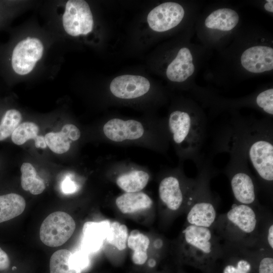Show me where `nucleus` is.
<instances>
[{"mask_svg":"<svg viewBox=\"0 0 273 273\" xmlns=\"http://www.w3.org/2000/svg\"><path fill=\"white\" fill-rule=\"evenodd\" d=\"M110 224L109 220L86 222L82 229L81 250L87 253L99 250L106 239Z\"/></svg>","mask_w":273,"mask_h":273,"instance_id":"11","label":"nucleus"},{"mask_svg":"<svg viewBox=\"0 0 273 273\" xmlns=\"http://www.w3.org/2000/svg\"><path fill=\"white\" fill-rule=\"evenodd\" d=\"M148 173L143 170H133L119 176L116 179L117 186L126 193L140 192L147 185Z\"/></svg>","mask_w":273,"mask_h":273,"instance_id":"23","label":"nucleus"},{"mask_svg":"<svg viewBox=\"0 0 273 273\" xmlns=\"http://www.w3.org/2000/svg\"><path fill=\"white\" fill-rule=\"evenodd\" d=\"M251 268V265L247 261L240 260L237 266L228 265L223 269V273H248Z\"/></svg>","mask_w":273,"mask_h":273,"instance_id":"29","label":"nucleus"},{"mask_svg":"<svg viewBox=\"0 0 273 273\" xmlns=\"http://www.w3.org/2000/svg\"><path fill=\"white\" fill-rule=\"evenodd\" d=\"M239 19V15L235 10L223 8L211 13L206 18L205 24L209 28L229 31L237 25Z\"/></svg>","mask_w":273,"mask_h":273,"instance_id":"19","label":"nucleus"},{"mask_svg":"<svg viewBox=\"0 0 273 273\" xmlns=\"http://www.w3.org/2000/svg\"><path fill=\"white\" fill-rule=\"evenodd\" d=\"M259 273H273V259L266 257L262 258L259 265Z\"/></svg>","mask_w":273,"mask_h":273,"instance_id":"30","label":"nucleus"},{"mask_svg":"<svg viewBox=\"0 0 273 273\" xmlns=\"http://www.w3.org/2000/svg\"><path fill=\"white\" fill-rule=\"evenodd\" d=\"M75 222L69 214L56 211L49 214L42 222L39 237L49 247H58L66 242L75 229Z\"/></svg>","mask_w":273,"mask_h":273,"instance_id":"3","label":"nucleus"},{"mask_svg":"<svg viewBox=\"0 0 273 273\" xmlns=\"http://www.w3.org/2000/svg\"><path fill=\"white\" fill-rule=\"evenodd\" d=\"M71 253L69 250L65 249L55 252L50 258V273H81L69 265L68 260Z\"/></svg>","mask_w":273,"mask_h":273,"instance_id":"26","label":"nucleus"},{"mask_svg":"<svg viewBox=\"0 0 273 273\" xmlns=\"http://www.w3.org/2000/svg\"><path fill=\"white\" fill-rule=\"evenodd\" d=\"M21 185L22 189L33 195H39L46 189L43 180L37 174L33 165L24 162L20 167Z\"/></svg>","mask_w":273,"mask_h":273,"instance_id":"21","label":"nucleus"},{"mask_svg":"<svg viewBox=\"0 0 273 273\" xmlns=\"http://www.w3.org/2000/svg\"><path fill=\"white\" fill-rule=\"evenodd\" d=\"M267 3L264 5L265 9L270 12H273V1L267 0Z\"/></svg>","mask_w":273,"mask_h":273,"instance_id":"34","label":"nucleus"},{"mask_svg":"<svg viewBox=\"0 0 273 273\" xmlns=\"http://www.w3.org/2000/svg\"><path fill=\"white\" fill-rule=\"evenodd\" d=\"M241 62L243 67L252 73H261L273 69V49L267 46H254L242 54Z\"/></svg>","mask_w":273,"mask_h":273,"instance_id":"10","label":"nucleus"},{"mask_svg":"<svg viewBox=\"0 0 273 273\" xmlns=\"http://www.w3.org/2000/svg\"><path fill=\"white\" fill-rule=\"evenodd\" d=\"M150 87V82L146 78L134 75L116 77L110 85L112 94L123 99H131L142 96L149 91Z\"/></svg>","mask_w":273,"mask_h":273,"instance_id":"8","label":"nucleus"},{"mask_svg":"<svg viewBox=\"0 0 273 273\" xmlns=\"http://www.w3.org/2000/svg\"><path fill=\"white\" fill-rule=\"evenodd\" d=\"M115 203L120 212L124 214H132L149 209L153 204L151 198L141 192H126L117 197Z\"/></svg>","mask_w":273,"mask_h":273,"instance_id":"16","label":"nucleus"},{"mask_svg":"<svg viewBox=\"0 0 273 273\" xmlns=\"http://www.w3.org/2000/svg\"><path fill=\"white\" fill-rule=\"evenodd\" d=\"M226 217L230 222L244 233H251L256 228L257 219L255 213L248 205H233L228 212Z\"/></svg>","mask_w":273,"mask_h":273,"instance_id":"15","label":"nucleus"},{"mask_svg":"<svg viewBox=\"0 0 273 273\" xmlns=\"http://www.w3.org/2000/svg\"><path fill=\"white\" fill-rule=\"evenodd\" d=\"M61 188L64 193L71 194L76 191L77 186L70 177H66L62 183Z\"/></svg>","mask_w":273,"mask_h":273,"instance_id":"31","label":"nucleus"},{"mask_svg":"<svg viewBox=\"0 0 273 273\" xmlns=\"http://www.w3.org/2000/svg\"><path fill=\"white\" fill-rule=\"evenodd\" d=\"M150 245L149 238L134 230L128 235L127 246L133 251L132 260L137 265H142L148 259L147 250Z\"/></svg>","mask_w":273,"mask_h":273,"instance_id":"22","label":"nucleus"},{"mask_svg":"<svg viewBox=\"0 0 273 273\" xmlns=\"http://www.w3.org/2000/svg\"><path fill=\"white\" fill-rule=\"evenodd\" d=\"M216 216V211L212 203L200 201L191 207L187 219L190 225L209 228L214 223Z\"/></svg>","mask_w":273,"mask_h":273,"instance_id":"18","label":"nucleus"},{"mask_svg":"<svg viewBox=\"0 0 273 273\" xmlns=\"http://www.w3.org/2000/svg\"><path fill=\"white\" fill-rule=\"evenodd\" d=\"M148 264L150 267H154L156 264V261L154 259H151L149 260Z\"/></svg>","mask_w":273,"mask_h":273,"instance_id":"35","label":"nucleus"},{"mask_svg":"<svg viewBox=\"0 0 273 273\" xmlns=\"http://www.w3.org/2000/svg\"><path fill=\"white\" fill-rule=\"evenodd\" d=\"M38 125L31 121L21 123L11 136L12 142L15 145H21L30 140H33L37 148L45 149L47 147L44 136L39 135Z\"/></svg>","mask_w":273,"mask_h":273,"instance_id":"17","label":"nucleus"},{"mask_svg":"<svg viewBox=\"0 0 273 273\" xmlns=\"http://www.w3.org/2000/svg\"><path fill=\"white\" fill-rule=\"evenodd\" d=\"M159 195L161 201L171 210H176L184 201V195L178 179L174 176L163 178L159 186Z\"/></svg>","mask_w":273,"mask_h":273,"instance_id":"14","label":"nucleus"},{"mask_svg":"<svg viewBox=\"0 0 273 273\" xmlns=\"http://www.w3.org/2000/svg\"><path fill=\"white\" fill-rule=\"evenodd\" d=\"M184 15L185 11L181 5L174 2H166L150 12L147 21L153 30L164 32L179 24Z\"/></svg>","mask_w":273,"mask_h":273,"instance_id":"7","label":"nucleus"},{"mask_svg":"<svg viewBox=\"0 0 273 273\" xmlns=\"http://www.w3.org/2000/svg\"><path fill=\"white\" fill-rule=\"evenodd\" d=\"M68 262L71 268L81 271L88 265V253L82 250L71 253Z\"/></svg>","mask_w":273,"mask_h":273,"instance_id":"28","label":"nucleus"},{"mask_svg":"<svg viewBox=\"0 0 273 273\" xmlns=\"http://www.w3.org/2000/svg\"><path fill=\"white\" fill-rule=\"evenodd\" d=\"M256 103L267 114L273 115V89L269 88L259 93L256 98Z\"/></svg>","mask_w":273,"mask_h":273,"instance_id":"27","label":"nucleus"},{"mask_svg":"<svg viewBox=\"0 0 273 273\" xmlns=\"http://www.w3.org/2000/svg\"><path fill=\"white\" fill-rule=\"evenodd\" d=\"M26 207L24 198L16 193L0 195V223L13 219L23 213Z\"/></svg>","mask_w":273,"mask_h":273,"instance_id":"20","label":"nucleus"},{"mask_svg":"<svg viewBox=\"0 0 273 273\" xmlns=\"http://www.w3.org/2000/svg\"><path fill=\"white\" fill-rule=\"evenodd\" d=\"M80 137L78 128L73 124H66L57 132L46 134L44 139L47 146L54 153L61 154L69 151L71 144Z\"/></svg>","mask_w":273,"mask_h":273,"instance_id":"12","label":"nucleus"},{"mask_svg":"<svg viewBox=\"0 0 273 273\" xmlns=\"http://www.w3.org/2000/svg\"><path fill=\"white\" fill-rule=\"evenodd\" d=\"M128 237L126 225L117 221L111 222L106 240L119 250L125 249Z\"/></svg>","mask_w":273,"mask_h":273,"instance_id":"25","label":"nucleus"},{"mask_svg":"<svg viewBox=\"0 0 273 273\" xmlns=\"http://www.w3.org/2000/svg\"><path fill=\"white\" fill-rule=\"evenodd\" d=\"M43 46L36 38L27 37L20 41L13 50L12 66L19 75L30 72L43 54Z\"/></svg>","mask_w":273,"mask_h":273,"instance_id":"5","label":"nucleus"},{"mask_svg":"<svg viewBox=\"0 0 273 273\" xmlns=\"http://www.w3.org/2000/svg\"><path fill=\"white\" fill-rule=\"evenodd\" d=\"M103 131L107 138L114 142H120L126 140H136L144 134L141 123L135 120H123L114 118L104 125Z\"/></svg>","mask_w":273,"mask_h":273,"instance_id":"9","label":"nucleus"},{"mask_svg":"<svg viewBox=\"0 0 273 273\" xmlns=\"http://www.w3.org/2000/svg\"><path fill=\"white\" fill-rule=\"evenodd\" d=\"M228 140L238 145L245 153L259 177L273 180L272 123H233Z\"/></svg>","mask_w":273,"mask_h":273,"instance_id":"1","label":"nucleus"},{"mask_svg":"<svg viewBox=\"0 0 273 273\" xmlns=\"http://www.w3.org/2000/svg\"><path fill=\"white\" fill-rule=\"evenodd\" d=\"M168 125L174 143L182 148L186 156L197 166L200 165L203 162L201 151L206 134L205 121L186 111L176 110L170 114Z\"/></svg>","mask_w":273,"mask_h":273,"instance_id":"2","label":"nucleus"},{"mask_svg":"<svg viewBox=\"0 0 273 273\" xmlns=\"http://www.w3.org/2000/svg\"><path fill=\"white\" fill-rule=\"evenodd\" d=\"M22 119L21 113L15 109H10L5 112L0 118V142L11 137L21 123Z\"/></svg>","mask_w":273,"mask_h":273,"instance_id":"24","label":"nucleus"},{"mask_svg":"<svg viewBox=\"0 0 273 273\" xmlns=\"http://www.w3.org/2000/svg\"><path fill=\"white\" fill-rule=\"evenodd\" d=\"M195 67L193 57L189 49L179 50L175 59L168 66L166 76L173 82H183L194 73Z\"/></svg>","mask_w":273,"mask_h":273,"instance_id":"13","label":"nucleus"},{"mask_svg":"<svg viewBox=\"0 0 273 273\" xmlns=\"http://www.w3.org/2000/svg\"><path fill=\"white\" fill-rule=\"evenodd\" d=\"M65 31L73 36L86 35L93 28V17L87 2L83 0H69L66 4L62 17Z\"/></svg>","mask_w":273,"mask_h":273,"instance_id":"4","label":"nucleus"},{"mask_svg":"<svg viewBox=\"0 0 273 273\" xmlns=\"http://www.w3.org/2000/svg\"><path fill=\"white\" fill-rule=\"evenodd\" d=\"M10 261L7 254L0 247V270H5L9 268Z\"/></svg>","mask_w":273,"mask_h":273,"instance_id":"32","label":"nucleus"},{"mask_svg":"<svg viewBox=\"0 0 273 273\" xmlns=\"http://www.w3.org/2000/svg\"><path fill=\"white\" fill-rule=\"evenodd\" d=\"M186 251L197 260H202L213 251L212 235L209 228L189 225L183 232Z\"/></svg>","mask_w":273,"mask_h":273,"instance_id":"6","label":"nucleus"},{"mask_svg":"<svg viewBox=\"0 0 273 273\" xmlns=\"http://www.w3.org/2000/svg\"><path fill=\"white\" fill-rule=\"evenodd\" d=\"M267 242L270 248H273V225L271 224L267 232Z\"/></svg>","mask_w":273,"mask_h":273,"instance_id":"33","label":"nucleus"}]
</instances>
